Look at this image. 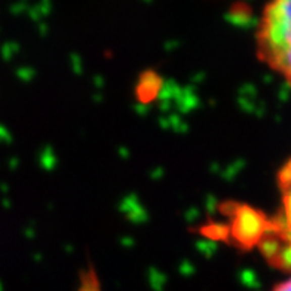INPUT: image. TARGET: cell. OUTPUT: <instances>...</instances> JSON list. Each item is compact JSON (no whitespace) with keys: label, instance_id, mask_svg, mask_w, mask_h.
<instances>
[{"label":"cell","instance_id":"cell-2","mask_svg":"<svg viewBox=\"0 0 291 291\" xmlns=\"http://www.w3.org/2000/svg\"><path fill=\"white\" fill-rule=\"evenodd\" d=\"M270 221H267L265 216L254 211L247 205H236L232 211V223H230V235L232 238L244 248H250L265 238L269 229Z\"/></svg>","mask_w":291,"mask_h":291},{"label":"cell","instance_id":"cell-1","mask_svg":"<svg viewBox=\"0 0 291 291\" xmlns=\"http://www.w3.org/2000/svg\"><path fill=\"white\" fill-rule=\"evenodd\" d=\"M259 58L291 86V0H267L256 31Z\"/></svg>","mask_w":291,"mask_h":291},{"label":"cell","instance_id":"cell-4","mask_svg":"<svg viewBox=\"0 0 291 291\" xmlns=\"http://www.w3.org/2000/svg\"><path fill=\"white\" fill-rule=\"evenodd\" d=\"M272 291H291V276L288 279H285L284 282L278 284Z\"/></svg>","mask_w":291,"mask_h":291},{"label":"cell","instance_id":"cell-3","mask_svg":"<svg viewBox=\"0 0 291 291\" xmlns=\"http://www.w3.org/2000/svg\"><path fill=\"white\" fill-rule=\"evenodd\" d=\"M278 184L282 196V216L276 223H272L270 232L275 233L281 241L291 243V159L279 171Z\"/></svg>","mask_w":291,"mask_h":291}]
</instances>
